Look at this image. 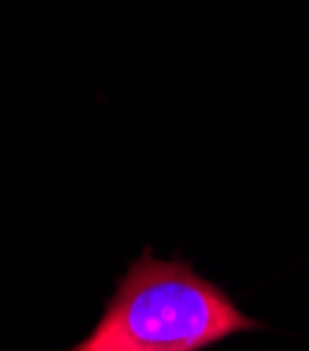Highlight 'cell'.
Segmentation results:
<instances>
[{"label": "cell", "mask_w": 309, "mask_h": 351, "mask_svg": "<svg viewBox=\"0 0 309 351\" xmlns=\"http://www.w3.org/2000/svg\"><path fill=\"white\" fill-rule=\"evenodd\" d=\"M243 329L259 324L220 287L179 259L143 254L98 326L70 351H201Z\"/></svg>", "instance_id": "obj_1"}]
</instances>
